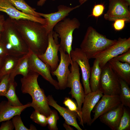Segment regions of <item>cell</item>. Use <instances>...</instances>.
<instances>
[{
    "label": "cell",
    "mask_w": 130,
    "mask_h": 130,
    "mask_svg": "<svg viewBox=\"0 0 130 130\" xmlns=\"http://www.w3.org/2000/svg\"><path fill=\"white\" fill-rule=\"evenodd\" d=\"M117 41L116 39H108L90 26L87 30L80 48L89 60L114 44Z\"/></svg>",
    "instance_id": "cell-4"
},
{
    "label": "cell",
    "mask_w": 130,
    "mask_h": 130,
    "mask_svg": "<svg viewBox=\"0 0 130 130\" xmlns=\"http://www.w3.org/2000/svg\"><path fill=\"white\" fill-rule=\"evenodd\" d=\"M14 127L12 120L3 121L0 127V130H13Z\"/></svg>",
    "instance_id": "cell-37"
},
{
    "label": "cell",
    "mask_w": 130,
    "mask_h": 130,
    "mask_svg": "<svg viewBox=\"0 0 130 130\" xmlns=\"http://www.w3.org/2000/svg\"><path fill=\"white\" fill-rule=\"evenodd\" d=\"M30 107L31 103L16 107L11 105L7 101H1L0 103V122L10 120L16 115H20L25 109Z\"/></svg>",
    "instance_id": "cell-20"
},
{
    "label": "cell",
    "mask_w": 130,
    "mask_h": 130,
    "mask_svg": "<svg viewBox=\"0 0 130 130\" xmlns=\"http://www.w3.org/2000/svg\"><path fill=\"white\" fill-rule=\"evenodd\" d=\"M31 51L29 50L26 54L21 57L16 66L10 74V80L14 81L15 77L21 75L23 77L27 76L31 71L29 66V60Z\"/></svg>",
    "instance_id": "cell-22"
},
{
    "label": "cell",
    "mask_w": 130,
    "mask_h": 130,
    "mask_svg": "<svg viewBox=\"0 0 130 130\" xmlns=\"http://www.w3.org/2000/svg\"><path fill=\"white\" fill-rule=\"evenodd\" d=\"M8 55L7 50L5 45L0 40V57H5Z\"/></svg>",
    "instance_id": "cell-38"
},
{
    "label": "cell",
    "mask_w": 130,
    "mask_h": 130,
    "mask_svg": "<svg viewBox=\"0 0 130 130\" xmlns=\"http://www.w3.org/2000/svg\"><path fill=\"white\" fill-rule=\"evenodd\" d=\"M22 57L9 55L5 57L0 70V80L4 76L10 74L16 67Z\"/></svg>",
    "instance_id": "cell-24"
},
{
    "label": "cell",
    "mask_w": 130,
    "mask_h": 130,
    "mask_svg": "<svg viewBox=\"0 0 130 130\" xmlns=\"http://www.w3.org/2000/svg\"><path fill=\"white\" fill-rule=\"evenodd\" d=\"M87 0H78L80 5H82Z\"/></svg>",
    "instance_id": "cell-43"
},
{
    "label": "cell",
    "mask_w": 130,
    "mask_h": 130,
    "mask_svg": "<svg viewBox=\"0 0 130 130\" xmlns=\"http://www.w3.org/2000/svg\"><path fill=\"white\" fill-rule=\"evenodd\" d=\"M10 74L6 75L0 80V96H5L9 87Z\"/></svg>",
    "instance_id": "cell-31"
},
{
    "label": "cell",
    "mask_w": 130,
    "mask_h": 130,
    "mask_svg": "<svg viewBox=\"0 0 130 130\" xmlns=\"http://www.w3.org/2000/svg\"><path fill=\"white\" fill-rule=\"evenodd\" d=\"M113 58L123 63H127L130 64V49Z\"/></svg>",
    "instance_id": "cell-35"
},
{
    "label": "cell",
    "mask_w": 130,
    "mask_h": 130,
    "mask_svg": "<svg viewBox=\"0 0 130 130\" xmlns=\"http://www.w3.org/2000/svg\"><path fill=\"white\" fill-rule=\"evenodd\" d=\"M59 119L57 111L55 110H51L50 114L47 117V125L49 130H58L57 123Z\"/></svg>",
    "instance_id": "cell-29"
},
{
    "label": "cell",
    "mask_w": 130,
    "mask_h": 130,
    "mask_svg": "<svg viewBox=\"0 0 130 130\" xmlns=\"http://www.w3.org/2000/svg\"><path fill=\"white\" fill-rule=\"evenodd\" d=\"M111 67L119 78L130 85V64L123 63L113 58L108 62Z\"/></svg>",
    "instance_id": "cell-21"
},
{
    "label": "cell",
    "mask_w": 130,
    "mask_h": 130,
    "mask_svg": "<svg viewBox=\"0 0 130 130\" xmlns=\"http://www.w3.org/2000/svg\"><path fill=\"white\" fill-rule=\"evenodd\" d=\"M104 9V6L103 4L95 5L92 9L91 14L90 16L95 17H98L103 14Z\"/></svg>",
    "instance_id": "cell-34"
},
{
    "label": "cell",
    "mask_w": 130,
    "mask_h": 130,
    "mask_svg": "<svg viewBox=\"0 0 130 130\" xmlns=\"http://www.w3.org/2000/svg\"><path fill=\"white\" fill-rule=\"evenodd\" d=\"M29 63L31 71L41 75L56 89H59L58 81L54 79L51 76V71L50 66L42 61L37 55L31 51L29 57Z\"/></svg>",
    "instance_id": "cell-14"
},
{
    "label": "cell",
    "mask_w": 130,
    "mask_h": 130,
    "mask_svg": "<svg viewBox=\"0 0 130 130\" xmlns=\"http://www.w3.org/2000/svg\"><path fill=\"white\" fill-rule=\"evenodd\" d=\"M101 98L92 111L94 113L92 120V124L100 116L117 107L121 103L119 95H103Z\"/></svg>",
    "instance_id": "cell-16"
},
{
    "label": "cell",
    "mask_w": 130,
    "mask_h": 130,
    "mask_svg": "<svg viewBox=\"0 0 130 130\" xmlns=\"http://www.w3.org/2000/svg\"><path fill=\"white\" fill-rule=\"evenodd\" d=\"M130 4V0H125Z\"/></svg>",
    "instance_id": "cell-44"
},
{
    "label": "cell",
    "mask_w": 130,
    "mask_h": 130,
    "mask_svg": "<svg viewBox=\"0 0 130 130\" xmlns=\"http://www.w3.org/2000/svg\"><path fill=\"white\" fill-rule=\"evenodd\" d=\"M130 130V113L127 109L124 107L123 113L117 130Z\"/></svg>",
    "instance_id": "cell-28"
},
{
    "label": "cell",
    "mask_w": 130,
    "mask_h": 130,
    "mask_svg": "<svg viewBox=\"0 0 130 130\" xmlns=\"http://www.w3.org/2000/svg\"><path fill=\"white\" fill-rule=\"evenodd\" d=\"M103 94L99 90L91 92L85 95L80 116L78 119L79 124L83 127L84 124L90 126L92 124L91 112Z\"/></svg>",
    "instance_id": "cell-13"
},
{
    "label": "cell",
    "mask_w": 130,
    "mask_h": 130,
    "mask_svg": "<svg viewBox=\"0 0 130 130\" xmlns=\"http://www.w3.org/2000/svg\"><path fill=\"white\" fill-rule=\"evenodd\" d=\"M80 25V23L77 18H65L54 27V31L58 34L60 39V46L70 56L72 50L73 31L76 29H78Z\"/></svg>",
    "instance_id": "cell-5"
},
{
    "label": "cell",
    "mask_w": 130,
    "mask_h": 130,
    "mask_svg": "<svg viewBox=\"0 0 130 130\" xmlns=\"http://www.w3.org/2000/svg\"><path fill=\"white\" fill-rule=\"evenodd\" d=\"M53 0V1H54V0Z\"/></svg>",
    "instance_id": "cell-45"
},
{
    "label": "cell",
    "mask_w": 130,
    "mask_h": 130,
    "mask_svg": "<svg viewBox=\"0 0 130 130\" xmlns=\"http://www.w3.org/2000/svg\"><path fill=\"white\" fill-rule=\"evenodd\" d=\"M130 49V38H119L114 44L97 54L92 58L98 60L99 66L101 69L110 60Z\"/></svg>",
    "instance_id": "cell-8"
},
{
    "label": "cell",
    "mask_w": 130,
    "mask_h": 130,
    "mask_svg": "<svg viewBox=\"0 0 130 130\" xmlns=\"http://www.w3.org/2000/svg\"><path fill=\"white\" fill-rule=\"evenodd\" d=\"M63 126L64 127L66 130H74L73 128L70 126V125L67 124L65 122L63 124Z\"/></svg>",
    "instance_id": "cell-40"
},
{
    "label": "cell",
    "mask_w": 130,
    "mask_h": 130,
    "mask_svg": "<svg viewBox=\"0 0 130 130\" xmlns=\"http://www.w3.org/2000/svg\"><path fill=\"white\" fill-rule=\"evenodd\" d=\"M5 57H0V70L3 65Z\"/></svg>",
    "instance_id": "cell-42"
},
{
    "label": "cell",
    "mask_w": 130,
    "mask_h": 130,
    "mask_svg": "<svg viewBox=\"0 0 130 130\" xmlns=\"http://www.w3.org/2000/svg\"><path fill=\"white\" fill-rule=\"evenodd\" d=\"M121 89L119 94L121 104L124 106L130 108V88L128 84L119 78Z\"/></svg>",
    "instance_id": "cell-27"
},
{
    "label": "cell",
    "mask_w": 130,
    "mask_h": 130,
    "mask_svg": "<svg viewBox=\"0 0 130 130\" xmlns=\"http://www.w3.org/2000/svg\"><path fill=\"white\" fill-rule=\"evenodd\" d=\"M70 56L72 60L77 62L80 68L82 81L85 95L91 92L89 84L91 67L89 59L80 48L72 50Z\"/></svg>",
    "instance_id": "cell-11"
},
{
    "label": "cell",
    "mask_w": 130,
    "mask_h": 130,
    "mask_svg": "<svg viewBox=\"0 0 130 130\" xmlns=\"http://www.w3.org/2000/svg\"><path fill=\"white\" fill-rule=\"evenodd\" d=\"M92 66L91 67L89 84L92 92L96 91L99 89L101 69L99 65V61L95 59Z\"/></svg>",
    "instance_id": "cell-23"
},
{
    "label": "cell",
    "mask_w": 130,
    "mask_h": 130,
    "mask_svg": "<svg viewBox=\"0 0 130 130\" xmlns=\"http://www.w3.org/2000/svg\"><path fill=\"white\" fill-rule=\"evenodd\" d=\"M12 121L15 130H30L25 126L21 119L20 115H17L12 118Z\"/></svg>",
    "instance_id": "cell-32"
},
{
    "label": "cell",
    "mask_w": 130,
    "mask_h": 130,
    "mask_svg": "<svg viewBox=\"0 0 130 130\" xmlns=\"http://www.w3.org/2000/svg\"><path fill=\"white\" fill-rule=\"evenodd\" d=\"M58 34L53 30L48 34V44L44 53L37 56L43 62L50 67L51 71L57 68L59 61L58 53L60 47L58 41Z\"/></svg>",
    "instance_id": "cell-9"
},
{
    "label": "cell",
    "mask_w": 130,
    "mask_h": 130,
    "mask_svg": "<svg viewBox=\"0 0 130 130\" xmlns=\"http://www.w3.org/2000/svg\"><path fill=\"white\" fill-rule=\"evenodd\" d=\"M113 24L114 29L117 31H119L123 29L125 26L126 21L123 19H119L115 21Z\"/></svg>",
    "instance_id": "cell-36"
},
{
    "label": "cell",
    "mask_w": 130,
    "mask_h": 130,
    "mask_svg": "<svg viewBox=\"0 0 130 130\" xmlns=\"http://www.w3.org/2000/svg\"><path fill=\"white\" fill-rule=\"evenodd\" d=\"M47 98L49 105L58 111L65 120V122L73 126L78 130H82L77 122V119L78 118V115L77 113L59 105L52 96L49 95Z\"/></svg>",
    "instance_id": "cell-18"
},
{
    "label": "cell",
    "mask_w": 130,
    "mask_h": 130,
    "mask_svg": "<svg viewBox=\"0 0 130 130\" xmlns=\"http://www.w3.org/2000/svg\"><path fill=\"white\" fill-rule=\"evenodd\" d=\"M30 117L33 121L41 126L45 127L47 125V117L37 111H33Z\"/></svg>",
    "instance_id": "cell-30"
},
{
    "label": "cell",
    "mask_w": 130,
    "mask_h": 130,
    "mask_svg": "<svg viewBox=\"0 0 130 130\" xmlns=\"http://www.w3.org/2000/svg\"><path fill=\"white\" fill-rule=\"evenodd\" d=\"M17 9L27 14L41 18L36 9L29 5L24 0H8Z\"/></svg>",
    "instance_id": "cell-25"
},
{
    "label": "cell",
    "mask_w": 130,
    "mask_h": 130,
    "mask_svg": "<svg viewBox=\"0 0 130 130\" xmlns=\"http://www.w3.org/2000/svg\"><path fill=\"white\" fill-rule=\"evenodd\" d=\"M121 89L119 78L107 62L101 68L99 90L104 95H119Z\"/></svg>",
    "instance_id": "cell-7"
},
{
    "label": "cell",
    "mask_w": 130,
    "mask_h": 130,
    "mask_svg": "<svg viewBox=\"0 0 130 130\" xmlns=\"http://www.w3.org/2000/svg\"><path fill=\"white\" fill-rule=\"evenodd\" d=\"M59 51L60 57L59 64L56 69L51 71V73L52 75L56 77L59 89L63 90L67 88L68 78L70 73L68 67L72 60L70 56L60 46Z\"/></svg>",
    "instance_id": "cell-12"
},
{
    "label": "cell",
    "mask_w": 130,
    "mask_h": 130,
    "mask_svg": "<svg viewBox=\"0 0 130 130\" xmlns=\"http://www.w3.org/2000/svg\"><path fill=\"white\" fill-rule=\"evenodd\" d=\"M5 45L8 55L20 57L29 50L16 27L13 19L9 17L5 20L4 29L0 40Z\"/></svg>",
    "instance_id": "cell-3"
},
{
    "label": "cell",
    "mask_w": 130,
    "mask_h": 130,
    "mask_svg": "<svg viewBox=\"0 0 130 130\" xmlns=\"http://www.w3.org/2000/svg\"><path fill=\"white\" fill-rule=\"evenodd\" d=\"M0 11L6 13L9 17L14 20H29L43 25L46 23V20L44 18L25 13L18 10L8 0H0Z\"/></svg>",
    "instance_id": "cell-17"
},
{
    "label": "cell",
    "mask_w": 130,
    "mask_h": 130,
    "mask_svg": "<svg viewBox=\"0 0 130 130\" xmlns=\"http://www.w3.org/2000/svg\"><path fill=\"white\" fill-rule=\"evenodd\" d=\"M39 75L30 71L26 76L20 79L22 92L29 94L32 98L31 106L47 117L50 114L51 109L49 107L47 97L44 91L40 87L37 79Z\"/></svg>",
    "instance_id": "cell-2"
},
{
    "label": "cell",
    "mask_w": 130,
    "mask_h": 130,
    "mask_svg": "<svg viewBox=\"0 0 130 130\" xmlns=\"http://www.w3.org/2000/svg\"><path fill=\"white\" fill-rule=\"evenodd\" d=\"M5 21L3 15L0 14V40L1 34L4 29V25Z\"/></svg>",
    "instance_id": "cell-39"
},
{
    "label": "cell",
    "mask_w": 130,
    "mask_h": 130,
    "mask_svg": "<svg viewBox=\"0 0 130 130\" xmlns=\"http://www.w3.org/2000/svg\"><path fill=\"white\" fill-rule=\"evenodd\" d=\"M124 106L121 103L99 117L102 123L112 130H117L122 115Z\"/></svg>",
    "instance_id": "cell-19"
},
{
    "label": "cell",
    "mask_w": 130,
    "mask_h": 130,
    "mask_svg": "<svg viewBox=\"0 0 130 130\" xmlns=\"http://www.w3.org/2000/svg\"><path fill=\"white\" fill-rule=\"evenodd\" d=\"M71 65L70 73L68 78L67 87L71 88L69 94L76 101L79 114V119L85 94L80 80L79 66L77 62L72 60Z\"/></svg>",
    "instance_id": "cell-6"
},
{
    "label": "cell",
    "mask_w": 130,
    "mask_h": 130,
    "mask_svg": "<svg viewBox=\"0 0 130 130\" xmlns=\"http://www.w3.org/2000/svg\"><path fill=\"white\" fill-rule=\"evenodd\" d=\"M46 0H39L37 2V5L38 6H42L45 3Z\"/></svg>",
    "instance_id": "cell-41"
},
{
    "label": "cell",
    "mask_w": 130,
    "mask_h": 130,
    "mask_svg": "<svg viewBox=\"0 0 130 130\" xmlns=\"http://www.w3.org/2000/svg\"><path fill=\"white\" fill-rule=\"evenodd\" d=\"M63 103L70 110L77 113L78 117L79 114L78 111L77 105L69 97L65 98Z\"/></svg>",
    "instance_id": "cell-33"
},
{
    "label": "cell",
    "mask_w": 130,
    "mask_h": 130,
    "mask_svg": "<svg viewBox=\"0 0 130 130\" xmlns=\"http://www.w3.org/2000/svg\"><path fill=\"white\" fill-rule=\"evenodd\" d=\"M80 5L74 7H70L64 5H60L57 7V12L46 14L38 12L40 16L45 19L46 23L44 25L46 30L49 33L53 30L54 26L68 16L71 11L79 7Z\"/></svg>",
    "instance_id": "cell-15"
},
{
    "label": "cell",
    "mask_w": 130,
    "mask_h": 130,
    "mask_svg": "<svg viewBox=\"0 0 130 130\" xmlns=\"http://www.w3.org/2000/svg\"><path fill=\"white\" fill-rule=\"evenodd\" d=\"M17 85L15 80H10L9 89L5 96L7 99V101L10 105L16 107L23 105L20 101L16 93L15 89Z\"/></svg>",
    "instance_id": "cell-26"
},
{
    "label": "cell",
    "mask_w": 130,
    "mask_h": 130,
    "mask_svg": "<svg viewBox=\"0 0 130 130\" xmlns=\"http://www.w3.org/2000/svg\"><path fill=\"white\" fill-rule=\"evenodd\" d=\"M108 10L104 15L106 20L114 21L123 19L126 22L130 21V4L125 0H109Z\"/></svg>",
    "instance_id": "cell-10"
},
{
    "label": "cell",
    "mask_w": 130,
    "mask_h": 130,
    "mask_svg": "<svg viewBox=\"0 0 130 130\" xmlns=\"http://www.w3.org/2000/svg\"><path fill=\"white\" fill-rule=\"evenodd\" d=\"M13 20L29 50L37 56L44 53L48 45V34L44 25L27 20Z\"/></svg>",
    "instance_id": "cell-1"
}]
</instances>
